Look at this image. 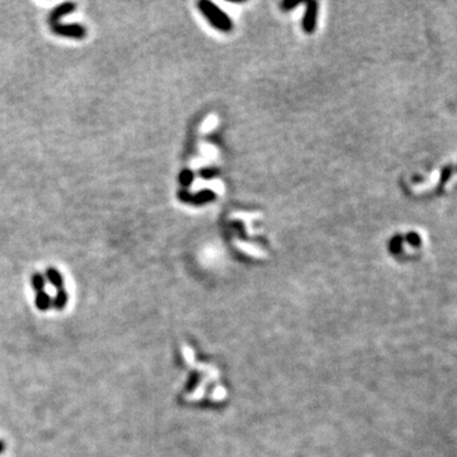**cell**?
<instances>
[{
  "label": "cell",
  "mask_w": 457,
  "mask_h": 457,
  "mask_svg": "<svg viewBox=\"0 0 457 457\" xmlns=\"http://www.w3.org/2000/svg\"><path fill=\"white\" fill-rule=\"evenodd\" d=\"M198 6L199 9H201V12L207 17L208 21L211 22V24H214L215 27L221 31H225V32L231 30L232 24L231 22H230V18H228L225 13L220 10L219 6L210 3V1H206V0L199 1Z\"/></svg>",
  "instance_id": "obj_1"
},
{
  "label": "cell",
  "mask_w": 457,
  "mask_h": 457,
  "mask_svg": "<svg viewBox=\"0 0 457 457\" xmlns=\"http://www.w3.org/2000/svg\"><path fill=\"white\" fill-rule=\"evenodd\" d=\"M51 31L57 36L67 37V38L81 39L87 36V30L81 24H51Z\"/></svg>",
  "instance_id": "obj_2"
},
{
  "label": "cell",
  "mask_w": 457,
  "mask_h": 457,
  "mask_svg": "<svg viewBox=\"0 0 457 457\" xmlns=\"http://www.w3.org/2000/svg\"><path fill=\"white\" fill-rule=\"evenodd\" d=\"M178 197L179 199L183 202H187V203H192V205H203L206 202H210L212 199H215V193L212 191H199L196 195H191L190 192H187V191H179L178 193Z\"/></svg>",
  "instance_id": "obj_3"
},
{
  "label": "cell",
  "mask_w": 457,
  "mask_h": 457,
  "mask_svg": "<svg viewBox=\"0 0 457 457\" xmlns=\"http://www.w3.org/2000/svg\"><path fill=\"white\" fill-rule=\"evenodd\" d=\"M316 17H318V3L307 1L306 12L302 21V28L306 33H313L316 27Z\"/></svg>",
  "instance_id": "obj_4"
},
{
  "label": "cell",
  "mask_w": 457,
  "mask_h": 457,
  "mask_svg": "<svg viewBox=\"0 0 457 457\" xmlns=\"http://www.w3.org/2000/svg\"><path fill=\"white\" fill-rule=\"evenodd\" d=\"M75 9L76 4L71 3V1H66V3L57 5L54 10H51V13L48 15V23H50V26H51V24L59 23V21H60L63 17L70 14V13H72Z\"/></svg>",
  "instance_id": "obj_5"
},
{
  "label": "cell",
  "mask_w": 457,
  "mask_h": 457,
  "mask_svg": "<svg viewBox=\"0 0 457 457\" xmlns=\"http://www.w3.org/2000/svg\"><path fill=\"white\" fill-rule=\"evenodd\" d=\"M45 278L48 281V282L51 283L56 290H63L64 289V277L60 272L57 271L56 268L54 267H48L46 269L45 273Z\"/></svg>",
  "instance_id": "obj_6"
},
{
  "label": "cell",
  "mask_w": 457,
  "mask_h": 457,
  "mask_svg": "<svg viewBox=\"0 0 457 457\" xmlns=\"http://www.w3.org/2000/svg\"><path fill=\"white\" fill-rule=\"evenodd\" d=\"M34 304H36V307L39 311H48L52 306V298L46 291L37 292Z\"/></svg>",
  "instance_id": "obj_7"
},
{
  "label": "cell",
  "mask_w": 457,
  "mask_h": 457,
  "mask_svg": "<svg viewBox=\"0 0 457 457\" xmlns=\"http://www.w3.org/2000/svg\"><path fill=\"white\" fill-rule=\"evenodd\" d=\"M67 301H69V295H67L66 290L65 289L57 290L56 295L52 297L51 307H54V309L57 310V311H61V310H64L65 307H66Z\"/></svg>",
  "instance_id": "obj_8"
},
{
  "label": "cell",
  "mask_w": 457,
  "mask_h": 457,
  "mask_svg": "<svg viewBox=\"0 0 457 457\" xmlns=\"http://www.w3.org/2000/svg\"><path fill=\"white\" fill-rule=\"evenodd\" d=\"M31 286H32V290L34 292H41L45 291V286H46V278L42 273H39V272H36L31 276Z\"/></svg>",
  "instance_id": "obj_9"
},
{
  "label": "cell",
  "mask_w": 457,
  "mask_h": 457,
  "mask_svg": "<svg viewBox=\"0 0 457 457\" xmlns=\"http://www.w3.org/2000/svg\"><path fill=\"white\" fill-rule=\"evenodd\" d=\"M179 182L183 187H188L193 182V173L190 169H184L179 175Z\"/></svg>",
  "instance_id": "obj_10"
},
{
  "label": "cell",
  "mask_w": 457,
  "mask_h": 457,
  "mask_svg": "<svg viewBox=\"0 0 457 457\" xmlns=\"http://www.w3.org/2000/svg\"><path fill=\"white\" fill-rule=\"evenodd\" d=\"M282 9H285V10H290L291 9V8H296V6H298V3H295V1H285V3H282Z\"/></svg>",
  "instance_id": "obj_11"
},
{
  "label": "cell",
  "mask_w": 457,
  "mask_h": 457,
  "mask_svg": "<svg viewBox=\"0 0 457 457\" xmlns=\"http://www.w3.org/2000/svg\"><path fill=\"white\" fill-rule=\"evenodd\" d=\"M410 240V243L413 244V245H418V243H419V238L418 236H417V234H414V232H412V234L409 235V238H408Z\"/></svg>",
  "instance_id": "obj_12"
},
{
  "label": "cell",
  "mask_w": 457,
  "mask_h": 457,
  "mask_svg": "<svg viewBox=\"0 0 457 457\" xmlns=\"http://www.w3.org/2000/svg\"><path fill=\"white\" fill-rule=\"evenodd\" d=\"M4 451H5V443L0 439V454H3Z\"/></svg>",
  "instance_id": "obj_13"
}]
</instances>
